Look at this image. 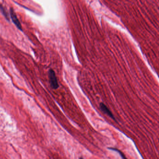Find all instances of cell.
<instances>
[{
  "instance_id": "1",
  "label": "cell",
  "mask_w": 159,
  "mask_h": 159,
  "mask_svg": "<svg viewBox=\"0 0 159 159\" xmlns=\"http://www.w3.org/2000/svg\"><path fill=\"white\" fill-rule=\"evenodd\" d=\"M49 77L51 87L53 89H57L58 88L59 85L57 78L55 72L52 69H50L49 71Z\"/></svg>"
},
{
  "instance_id": "2",
  "label": "cell",
  "mask_w": 159,
  "mask_h": 159,
  "mask_svg": "<svg viewBox=\"0 0 159 159\" xmlns=\"http://www.w3.org/2000/svg\"><path fill=\"white\" fill-rule=\"evenodd\" d=\"M10 17L11 18L12 21L13 22L14 24H15V25L16 26L18 29L20 30H22V27H21V24L20 22L18 20L17 16L16 15L14 10L12 8H10Z\"/></svg>"
},
{
  "instance_id": "3",
  "label": "cell",
  "mask_w": 159,
  "mask_h": 159,
  "mask_svg": "<svg viewBox=\"0 0 159 159\" xmlns=\"http://www.w3.org/2000/svg\"><path fill=\"white\" fill-rule=\"evenodd\" d=\"M100 108L101 109V111L104 113L107 114L108 116L111 117V118H112L113 120H115V118H114V116H113L112 112H111V111L108 108L104 103H100Z\"/></svg>"
},
{
  "instance_id": "4",
  "label": "cell",
  "mask_w": 159,
  "mask_h": 159,
  "mask_svg": "<svg viewBox=\"0 0 159 159\" xmlns=\"http://www.w3.org/2000/svg\"><path fill=\"white\" fill-rule=\"evenodd\" d=\"M0 11L1 12V13L3 14L4 16L5 17L7 20L9 21V14L7 12L6 9H5L4 7L2 6L1 4H0Z\"/></svg>"
},
{
  "instance_id": "5",
  "label": "cell",
  "mask_w": 159,
  "mask_h": 159,
  "mask_svg": "<svg viewBox=\"0 0 159 159\" xmlns=\"http://www.w3.org/2000/svg\"><path fill=\"white\" fill-rule=\"evenodd\" d=\"M108 149H109V150H112V151H114L117 152L119 153V155L121 156V158L122 159H127V157H125V155L122 152V151H120L119 149H117L116 148H108Z\"/></svg>"
},
{
  "instance_id": "6",
  "label": "cell",
  "mask_w": 159,
  "mask_h": 159,
  "mask_svg": "<svg viewBox=\"0 0 159 159\" xmlns=\"http://www.w3.org/2000/svg\"><path fill=\"white\" fill-rule=\"evenodd\" d=\"M79 159H84L83 158H82V157H80V158H79Z\"/></svg>"
}]
</instances>
